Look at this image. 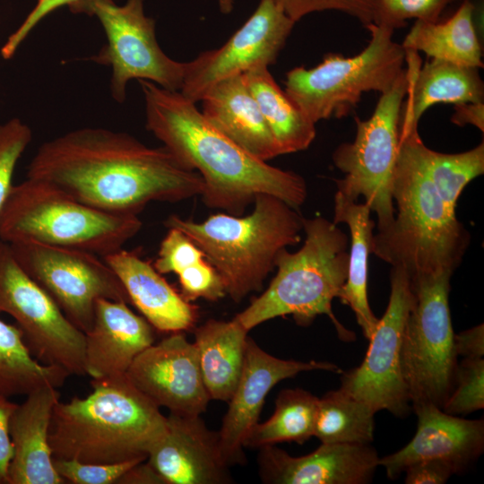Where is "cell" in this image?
I'll use <instances>...</instances> for the list:
<instances>
[{
  "mask_svg": "<svg viewBox=\"0 0 484 484\" xmlns=\"http://www.w3.org/2000/svg\"><path fill=\"white\" fill-rule=\"evenodd\" d=\"M27 177L44 181L93 208L138 213L151 202L201 195L203 180L163 145L149 147L125 132L69 131L42 143Z\"/></svg>",
  "mask_w": 484,
  "mask_h": 484,
  "instance_id": "1",
  "label": "cell"
},
{
  "mask_svg": "<svg viewBox=\"0 0 484 484\" xmlns=\"http://www.w3.org/2000/svg\"><path fill=\"white\" fill-rule=\"evenodd\" d=\"M146 128L203 180V203L241 216L259 194H271L299 210L307 195L305 179L261 160L213 127L180 91L139 81Z\"/></svg>",
  "mask_w": 484,
  "mask_h": 484,
  "instance_id": "2",
  "label": "cell"
},
{
  "mask_svg": "<svg viewBox=\"0 0 484 484\" xmlns=\"http://www.w3.org/2000/svg\"><path fill=\"white\" fill-rule=\"evenodd\" d=\"M418 129L400 135L392 179L396 210L392 223L373 235L370 254L403 268L411 278L454 272L471 235L438 194L424 164Z\"/></svg>",
  "mask_w": 484,
  "mask_h": 484,
  "instance_id": "3",
  "label": "cell"
},
{
  "mask_svg": "<svg viewBox=\"0 0 484 484\" xmlns=\"http://www.w3.org/2000/svg\"><path fill=\"white\" fill-rule=\"evenodd\" d=\"M84 398L58 402L49 443L53 458L91 463L145 461L166 431L167 417L126 374L91 379Z\"/></svg>",
  "mask_w": 484,
  "mask_h": 484,
  "instance_id": "4",
  "label": "cell"
},
{
  "mask_svg": "<svg viewBox=\"0 0 484 484\" xmlns=\"http://www.w3.org/2000/svg\"><path fill=\"white\" fill-rule=\"evenodd\" d=\"M246 216L220 212L202 222L170 215L164 225L185 233L220 275L235 302L260 291L278 253L301 240L299 211L271 194H259Z\"/></svg>",
  "mask_w": 484,
  "mask_h": 484,
  "instance_id": "5",
  "label": "cell"
},
{
  "mask_svg": "<svg viewBox=\"0 0 484 484\" xmlns=\"http://www.w3.org/2000/svg\"><path fill=\"white\" fill-rule=\"evenodd\" d=\"M306 238L301 248L281 249L275 259L277 272L268 288L235 319L247 331L270 319L292 315L308 325L317 315H327L338 336L352 341L355 334L336 318L332 302L347 280L349 237L324 217L303 219Z\"/></svg>",
  "mask_w": 484,
  "mask_h": 484,
  "instance_id": "6",
  "label": "cell"
},
{
  "mask_svg": "<svg viewBox=\"0 0 484 484\" xmlns=\"http://www.w3.org/2000/svg\"><path fill=\"white\" fill-rule=\"evenodd\" d=\"M142 225L138 215L93 208L27 177L13 186L0 212V240L76 248L103 257L123 248Z\"/></svg>",
  "mask_w": 484,
  "mask_h": 484,
  "instance_id": "7",
  "label": "cell"
},
{
  "mask_svg": "<svg viewBox=\"0 0 484 484\" xmlns=\"http://www.w3.org/2000/svg\"><path fill=\"white\" fill-rule=\"evenodd\" d=\"M367 46L353 56L326 54L315 67L286 73L285 92L315 124L348 116L362 94L388 91L404 71L406 52L393 40L394 30L370 23Z\"/></svg>",
  "mask_w": 484,
  "mask_h": 484,
  "instance_id": "8",
  "label": "cell"
},
{
  "mask_svg": "<svg viewBox=\"0 0 484 484\" xmlns=\"http://www.w3.org/2000/svg\"><path fill=\"white\" fill-rule=\"evenodd\" d=\"M454 272L411 278L414 300L404 327L401 368L411 407L442 409L455 383L457 355L448 296Z\"/></svg>",
  "mask_w": 484,
  "mask_h": 484,
  "instance_id": "9",
  "label": "cell"
},
{
  "mask_svg": "<svg viewBox=\"0 0 484 484\" xmlns=\"http://www.w3.org/2000/svg\"><path fill=\"white\" fill-rule=\"evenodd\" d=\"M409 86L406 68L386 91L381 93L373 114L366 120L355 117L356 136L341 143L333 153L335 167L344 174L335 180L337 191L358 202L362 196L377 217V230L393 220L392 179L400 143L402 102Z\"/></svg>",
  "mask_w": 484,
  "mask_h": 484,
  "instance_id": "10",
  "label": "cell"
},
{
  "mask_svg": "<svg viewBox=\"0 0 484 484\" xmlns=\"http://www.w3.org/2000/svg\"><path fill=\"white\" fill-rule=\"evenodd\" d=\"M144 0H83L73 12L96 16L107 43L91 59L111 68L109 90L118 103L126 99L133 79L151 82L161 88L180 91L192 62L170 58L160 47L155 21L145 15Z\"/></svg>",
  "mask_w": 484,
  "mask_h": 484,
  "instance_id": "11",
  "label": "cell"
},
{
  "mask_svg": "<svg viewBox=\"0 0 484 484\" xmlns=\"http://www.w3.org/2000/svg\"><path fill=\"white\" fill-rule=\"evenodd\" d=\"M0 313L11 315L40 363L85 376V333L23 270L0 240Z\"/></svg>",
  "mask_w": 484,
  "mask_h": 484,
  "instance_id": "12",
  "label": "cell"
},
{
  "mask_svg": "<svg viewBox=\"0 0 484 484\" xmlns=\"http://www.w3.org/2000/svg\"><path fill=\"white\" fill-rule=\"evenodd\" d=\"M9 245L23 270L83 333L92 325L99 299L130 304L121 281L98 255L36 242Z\"/></svg>",
  "mask_w": 484,
  "mask_h": 484,
  "instance_id": "13",
  "label": "cell"
},
{
  "mask_svg": "<svg viewBox=\"0 0 484 484\" xmlns=\"http://www.w3.org/2000/svg\"><path fill=\"white\" fill-rule=\"evenodd\" d=\"M390 283L387 307L368 339L364 360L358 367L343 373L340 388L375 412L385 410L404 418L411 402L402 374L401 351L414 293L410 276L402 267L392 266Z\"/></svg>",
  "mask_w": 484,
  "mask_h": 484,
  "instance_id": "14",
  "label": "cell"
},
{
  "mask_svg": "<svg viewBox=\"0 0 484 484\" xmlns=\"http://www.w3.org/2000/svg\"><path fill=\"white\" fill-rule=\"evenodd\" d=\"M295 23L276 0H260L222 47L191 61L180 92L196 103L217 82L274 64Z\"/></svg>",
  "mask_w": 484,
  "mask_h": 484,
  "instance_id": "15",
  "label": "cell"
},
{
  "mask_svg": "<svg viewBox=\"0 0 484 484\" xmlns=\"http://www.w3.org/2000/svg\"><path fill=\"white\" fill-rule=\"evenodd\" d=\"M126 376L140 392L170 413L200 416L211 400L196 346L182 332L171 333L145 349L134 359Z\"/></svg>",
  "mask_w": 484,
  "mask_h": 484,
  "instance_id": "16",
  "label": "cell"
},
{
  "mask_svg": "<svg viewBox=\"0 0 484 484\" xmlns=\"http://www.w3.org/2000/svg\"><path fill=\"white\" fill-rule=\"evenodd\" d=\"M311 370L341 372L338 366L330 362L276 358L248 337L243 369L218 431L220 451L229 467L245 463L244 441L258 422L271 389L284 379Z\"/></svg>",
  "mask_w": 484,
  "mask_h": 484,
  "instance_id": "17",
  "label": "cell"
},
{
  "mask_svg": "<svg viewBox=\"0 0 484 484\" xmlns=\"http://www.w3.org/2000/svg\"><path fill=\"white\" fill-rule=\"evenodd\" d=\"M165 484H227L232 482L218 431L200 416L169 413L166 431L146 459Z\"/></svg>",
  "mask_w": 484,
  "mask_h": 484,
  "instance_id": "18",
  "label": "cell"
},
{
  "mask_svg": "<svg viewBox=\"0 0 484 484\" xmlns=\"http://www.w3.org/2000/svg\"><path fill=\"white\" fill-rule=\"evenodd\" d=\"M412 408L418 417L415 436L403 448L378 461L389 479H397L410 465L426 460L445 462L459 474L480 456L483 419L454 416L428 402Z\"/></svg>",
  "mask_w": 484,
  "mask_h": 484,
  "instance_id": "19",
  "label": "cell"
},
{
  "mask_svg": "<svg viewBox=\"0 0 484 484\" xmlns=\"http://www.w3.org/2000/svg\"><path fill=\"white\" fill-rule=\"evenodd\" d=\"M379 457L370 445L324 444L295 457L275 445L259 448L258 472L269 484H366L373 480Z\"/></svg>",
  "mask_w": 484,
  "mask_h": 484,
  "instance_id": "20",
  "label": "cell"
},
{
  "mask_svg": "<svg viewBox=\"0 0 484 484\" xmlns=\"http://www.w3.org/2000/svg\"><path fill=\"white\" fill-rule=\"evenodd\" d=\"M153 326L126 302L99 299L85 333V372L91 379L126 374L134 359L154 343Z\"/></svg>",
  "mask_w": 484,
  "mask_h": 484,
  "instance_id": "21",
  "label": "cell"
},
{
  "mask_svg": "<svg viewBox=\"0 0 484 484\" xmlns=\"http://www.w3.org/2000/svg\"><path fill=\"white\" fill-rule=\"evenodd\" d=\"M25 397L10 417L13 456L7 484H64L54 467L49 443L52 414L60 393L56 387L45 386Z\"/></svg>",
  "mask_w": 484,
  "mask_h": 484,
  "instance_id": "22",
  "label": "cell"
},
{
  "mask_svg": "<svg viewBox=\"0 0 484 484\" xmlns=\"http://www.w3.org/2000/svg\"><path fill=\"white\" fill-rule=\"evenodd\" d=\"M124 286L134 305L154 329L164 333L191 329L197 308L161 276L149 262L121 248L102 257Z\"/></svg>",
  "mask_w": 484,
  "mask_h": 484,
  "instance_id": "23",
  "label": "cell"
},
{
  "mask_svg": "<svg viewBox=\"0 0 484 484\" xmlns=\"http://www.w3.org/2000/svg\"><path fill=\"white\" fill-rule=\"evenodd\" d=\"M405 52L409 86L402 107L400 135L417 129L422 115L436 104L484 102L479 68L435 58L420 65L418 52Z\"/></svg>",
  "mask_w": 484,
  "mask_h": 484,
  "instance_id": "24",
  "label": "cell"
},
{
  "mask_svg": "<svg viewBox=\"0 0 484 484\" xmlns=\"http://www.w3.org/2000/svg\"><path fill=\"white\" fill-rule=\"evenodd\" d=\"M200 101L206 120L248 153L264 161L281 155L242 74L217 82Z\"/></svg>",
  "mask_w": 484,
  "mask_h": 484,
  "instance_id": "25",
  "label": "cell"
},
{
  "mask_svg": "<svg viewBox=\"0 0 484 484\" xmlns=\"http://www.w3.org/2000/svg\"><path fill=\"white\" fill-rule=\"evenodd\" d=\"M248 332L235 318L210 319L195 329L194 343L211 400L231 398L243 369Z\"/></svg>",
  "mask_w": 484,
  "mask_h": 484,
  "instance_id": "26",
  "label": "cell"
},
{
  "mask_svg": "<svg viewBox=\"0 0 484 484\" xmlns=\"http://www.w3.org/2000/svg\"><path fill=\"white\" fill-rule=\"evenodd\" d=\"M370 212L366 203L348 199L338 191L335 193L333 221L337 225L345 223L351 238L347 280L338 298L352 309L367 340L379 320L372 312L367 298L368 255L375 228Z\"/></svg>",
  "mask_w": 484,
  "mask_h": 484,
  "instance_id": "27",
  "label": "cell"
},
{
  "mask_svg": "<svg viewBox=\"0 0 484 484\" xmlns=\"http://www.w3.org/2000/svg\"><path fill=\"white\" fill-rule=\"evenodd\" d=\"M473 0H462L444 22L415 21L401 44L404 50L423 52L429 58L482 68V47L477 33Z\"/></svg>",
  "mask_w": 484,
  "mask_h": 484,
  "instance_id": "28",
  "label": "cell"
},
{
  "mask_svg": "<svg viewBox=\"0 0 484 484\" xmlns=\"http://www.w3.org/2000/svg\"><path fill=\"white\" fill-rule=\"evenodd\" d=\"M278 144L281 155L307 149L316 130L313 123L276 83L268 67L242 74Z\"/></svg>",
  "mask_w": 484,
  "mask_h": 484,
  "instance_id": "29",
  "label": "cell"
},
{
  "mask_svg": "<svg viewBox=\"0 0 484 484\" xmlns=\"http://www.w3.org/2000/svg\"><path fill=\"white\" fill-rule=\"evenodd\" d=\"M153 266L161 274L178 276L181 296L192 302L198 298L216 301L226 295L223 281L203 251L181 230L168 229Z\"/></svg>",
  "mask_w": 484,
  "mask_h": 484,
  "instance_id": "30",
  "label": "cell"
},
{
  "mask_svg": "<svg viewBox=\"0 0 484 484\" xmlns=\"http://www.w3.org/2000/svg\"><path fill=\"white\" fill-rule=\"evenodd\" d=\"M70 375L38 361L16 324L0 319V394L26 396L45 386L61 387Z\"/></svg>",
  "mask_w": 484,
  "mask_h": 484,
  "instance_id": "31",
  "label": "cell"
},
{
  "mask_svg": "<svg viewBox=\"0 0 484 484\" xmlns=\"http://www.w3.org/2000/svg\"><path fill=\"white\" fill-rule=\"evenodd\" d=\"M318 402L319 398L301 388L281 391L273 414L252 428L244 447L260 448L281 442L302 445L314 436Z\"/></svg>",
  "mask_w": 484,
  "mask_h": 484,
  "instance_id": "32",
  "label": "cell"
},
{
  "mask_svg": "<svg viewBox=\"0 0 484 484\" xmlns=\"http://www.w3.org/2000/svg\"><path fill=\"white\" fill-rule=\"evenodd\" d=\"M375 411L339 388L319 399L314 436L324 444H370Z\"/></svg>",
  "mask_w": 484,
  "mask_h": 484,
  "instance_id": "33",
  "label": "cell"
},
{
  "mask_svg": "<svg viewBox=\"0 0 484 484\" xmlns=\"http://www.w3.org/2000/svg\"><path fill=\"white\" fill-rule=\"evenodd\" d=\"M426 170L447 210L455 214L457 200L464 187L484 173V143L458 153H442L423 143Z\"/></svg>",
  "mask_w": 484,
  "mask_h": 484,
  "instance_id": "34",
  "label": "cell"
},
{
  "mask_svg": "<svg viewBox=\"0 0 484 484\" xmlns=\"http://www.w3.org/2000/svg\"><path fill=\"white\" fill-rule=\"evenodd\" d=\"M462 0H366L371 14V23L396 30L407 21L437 22L450 4Z\"/></svg>",
  "mask_w": 484,
  "mask_h": 484,
  "instance_id": "35",
  "label": "cell"
},
{
  "mask_svg": "<svg viewBox=\"0 0 484 484\" xmlns=\"http://www.w3.org/2000/svg\"><path fill=\"white\" fill-rule=\"evenodd\" d=\"M484 408V359H466L457 365L454 386L442 406L448 414L458 416Z\"/></svg>",
  "mask_w": 484,
  "mask_h": 484,
  "instance_id": "36",
  "label": "cell"
},
{
  "mask_svg": "<svg viewBox=\"0 0 484 484\" xmlns=\"http://www.w3.org/2000/svg\"><path fill=\"white\" fill-rule=\"evenodd\" d=\"M31 139V129L20 118L0 124V212L14 186L15 167Z\"/></svg>",
  "mask_w": 484,
  "mask_h": 484,
  "instance_id": "37",
  "label": "cell"
},
{
  "mask_svg": "<svg viewBox=\"0 0 484 484\" xmlns=\"http://www.w3.org/2000/svg\"><path fill=\"white\" fill-rule=\"evenodd\" d=\"M143 462L131 460L115 463H91L76 460L53 458L57 473L65 483L117 484L120 478L133 466Z\"/></svg>",
  "mask_w": 484,
  "mask_h": 484,
  "instance_id": "38",
  "label": "cell"
},
{
  "mask_svg": "<svg viewBox=\"0 0 484 484\" xmlns=\"http://www.w3.org/2000/svg\"><path fill=\"white\" fill-rule=\"evenodd\" d=\"M295 22L304 16L323 11H339L359 20L365 27L371 23L366 0H276Z\"/></svg>",
  "mask_w": 484,
  "mask_h": 484,
  "instance_id": "39",
  "label": "cell"
},
{
  "mask_svg": "<svg viewBox=\"0 0 484 484\" xmlns=\"http://www.w3.org/2000/svg\"><path fill=\"white\" fill-rule=\"evenodd\" d=\"M83 0H38L21 25L7 38L0 53L4 59H11L31 30L46 16L59 7L68 6L73 12Z\"/></svg>",
  "mask_w": 484,
  "mask_h": 484,
  "instance_id": "40",
  "label": "cell"
},
{
  "mask_svg": "<svg viewBox=\"0 0 484 484\" xmlns=\"http://www.w3.org/2000/svg\"><path fill=\"white\" fill-rule=\"evenodd\" d=\"M407 484H443L455 474L454 468L439 460H426L415 462L404 471Z\"/></svg>",
  "mask_w": 484,
  "mask_h": 484,
  "instance_id": "41",
  "label": "cell"
},
{
  "mask_svg": "<svg viewBox=\"0 0 484 484\" xmlns=\"http://www.w3.org/2000/svg\"><path fill=\"white\" fill-rule=\"evenodd\" d=\"M16 405L8 397L0 394V484H7L8 469L13 456L9 421Z\"/></svg>",
  "mask_w": 484,
  "mask_h": 484,
  "instance_id": "42",
  "label": "cell"
},
{
  "mask_svg": "<svg viewBox=\"0 0 484 484\" xmlns=\"http://www.w3.org/2000/svg\"><path fill=\"white\" fill-rule=\"evenodd\" d=\"M454 348L458 356L466 359L483 358L484 325L478 324L454 335Z\"/></svg>",
  "mask_w": 484,
  "mask_h": 484,
  "instance_id": "43",
  "label": "cell"
},
{
  "mask_svg": "<svg viewBox=\"0 0 484 484\" xmlns=\"http://www.w3.org/2000/svg\"><path fill=\"white\" fill-rule=\"evenodd\" d=\"M451 122L458 126L471 125L484 132V102H463L454 105Z\"/></svg>",
  "mask_w": 484,
  "mask_h": 484,
  "instance_id": "44",
  "label": "cell"
},
{
  "mask_svg": "<svg viewBox=\"0 0 484 484\" xmlns=\"http://www.w3.org/2000/svg\"><path fill=\"white\" fill-rule=\"evenodd\" d=\"M117 484H165L155 470L143 461L129 469Z\"/></svg>",
  "mask_w": 484,
  "mask_h": 484,
  "instance_id": "45",
  "label": "cell"
},
{
  "mask_svg": "<svg viewBox=\"0 0 484 484\" xmlns=\"http://www.w3.org/2000/svg\"><path fill=\"white\" fill-rule=\"evenodd\" d=\"M234 0H218L220 9L222 13H228L232 10Z\"/></svg>",
  "mask_w": 484,
  "mask_h": 484,
  "instance_id": "46",
  "label": "cell"
}]
</instances>
